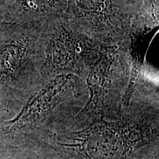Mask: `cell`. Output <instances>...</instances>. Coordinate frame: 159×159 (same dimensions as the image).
<instances>
[{
	"instance_id": "obj_5",
	"label": "cell",
	"mask_w": 159,
	"mask_h": 159,
	"mask_svg": "<svg viewBox=\"0 0 159 159\" xmlns=\"http://www.w3.org/2000/svg\"><path fill=\"white\" fill-rule=\"evenodd\" d=\"M47 47L41 77L44 83L61 75L86 78L91 66L106 45L73 30L64 18L45 25Z\"/></svg>"
},
{
	"instance_id": "obj_9",
	"label": "cell",
	"mask_w": 159,
	"mask_h": 159,
	"mask_svg": "<svg viewBox=\"0 0 159 159\" xmlns=\"http://www.w3.org/2000/svg\"><path fill=\"white\" fill-rule=\"evenodd\" d=\"M137 1L139 2H140V3L142 2V0H137Z\"/></svg>"
},
{
	"instance_id": "obj_2",
	"label": "cell",
	"mask_w": 159,
	"mask_h": 159,
	"mask_svg": "<svg viewBox=\"0 0 159 159\" xmlns=\"http://www.w3.org/2000/svg\"><path fill=\"white\" fill-rule=\"evenodd\" d=\"M115 120L99 119L79 131L55 134L61 146L85 159H127L139 147L158 135V121L143 108L139 113L125 109Z\"/></svg>"
},
{
	"instance_id": "obj_1",
	"label": "cell",
	"mask_w": 159,
	"mask_h": 159,
	"mask_svg": "<svg viewBox=\"0 0 159 159\" xmlns=\"http://www.w3.org/2000/svg\"><path fill=\"white\" fill-rule=\"evenodd\" d=\"M47 47L44 27L0 20V107L25 104L44 82L41 77Z\"/></svg>"
},
{
	"instance_id": "obj_6",
	"label": "cell",
	"mask_w": 159,
	"mask_h": 159,
	"mask_svg": "<svg viewBox=\"0 0 159 159\" xmlns=\"http://www.w3.org/2000/svg\"><path fill=\"white\" fill-rule=\"evenodd\" d=\"M85 97H88L85 80L76 75L49 80L30 97L16 116L0 123V136H13L22 130L43 126L62 104Z\"/></svg>"
},
{
	"instance_id": "obj_10",
	"label": "cell",
	"mask_w": 159,
	"mask_h": 159,
	"mask_svg": "<svg viewBox=\"0 0 159 159\" xmlns=\"http://www.w3.org/2000/svg\"><path fill=\"white\" fill-rule=\"evenodd\" d=\"M0 159H2V158H1V157H0Z\"/></svg>"
},
{
	"instance_id": "obj_8",
	"label": "cell",
	"mask_w": 159,
	"mask_h": 159,
	"mask_svg": "<svg viewBox=\"0 0 159 159\" xmlns=\"http://www.w3.org/2000/svg\"><path fill=\"white\" fill-rule=\"evenodd\" d=\"M159 25V0H142L130 21V36H145Z\"/></svg>"
},
{
	"instance_id": "obj_7",
	"label": "cell",
	"mask_w": 159,
	"mask_h": 159,
	"mask_svg": "<svg viewBox=\"0 0 159 159\" xmlns=\"http://www.w3.org/2000/svg\"><path fill=\"white\" fill-rule=\"evenodd\" d=\"M67 0H0V20L43 27L64 18Z\"/></svg>"
},
{
	"instance_id": "obj_4",
	"label": "cell",
	"mask_w": 159,
	"mask_h": 159,
	"mask_svg": "<svg viewBox=\"0 0 159 159\" xmlns=\"http://www.w3.org/2000/svg\"><path fill=\"white\" fill-rule=\"evenodd\" d=\"M137 0H67L64 19L79 34L106 46L130 39V21Z\"/></svg>"
},
{
	"instance_id": "obj_3",
	"label": "cell",
	"mask_w": 159,
	"mask_h": 159,
	"mask_svg": "<svg viewBox=\"0 0 159 159\" xmlns=\"http://www.w3.org/2000/svg\"><path fill=\"white\" fill-rule=\"evenodd\" d=\"M130 46L129 39L119 45L103 48L85 78L86 102L71 119L70 126L85 127L99 119L115 120L120 117L130 77Z\"/></svg>"
}]
</instances>
